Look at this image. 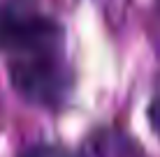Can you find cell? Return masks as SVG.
<instances>
[{
	"label": "cell",
	"mask_w": 160,
	"mask_h": 157,
	"mask_svg": "<svg viewBox=\"0 0 160 157\" xmlns=\"http://www.w3.org/2000/svg\"><path fill=\"white\" fill-rule=\"evenodd\" d=\"M63 44V28L56 19L16 5L0 7V51L16 56H49Z\"/></svg>",
	"instance_id": "1"
},
{
	"label": "cell",
	"mask_w": 160,
	"mask_h": 157,
	"mask_svg": "<svg viewBox=\"0 0 160 157\" xmlns=\"http://www.w3.org/2000/svg\"><path fill=\"white\" fill-rule=\"evenodd\" d=\"M9 81L23 99L40 106H60L72 90V74L53 53L26 56L9 65Z\"/></svg>",
	"instance_id": "2"
},
{
	"label": "cell",
	"mask_w": 160,
	"mask_h": 157,
	"mask_svg": "<svg viewBox=\"0 0 160 157\" xmlns=\"http://www.w3.org/2000/svg\"><path fill=\"white\" fill-rule=\"evenodd\" d=\"M88 157H146L142 148L118 129H100L86 143Z\"/></svg>",
	"instance_id": "3"
},
{
	"label": "cell",
	"mask_w": 160,
	"mask_h": 157,
	"mask_svg": "<svg viewBox=\"0 0 160 157\" xmlns=\"http://www.w3.org/2000/svg\"><path fill=\"white\" fill-rule=\"evenodd\" d=\"M19 157H70V153L60 145H51V143H35L28 145Z\"/></svg>",
	"instance_id": "4"
},
{
	"label": "cell",
	"mask_w": 160,
	"mask_h": 157,
	"mask_svg": "<svg viewBox=\"0 0 160 157\" xmlns=\"http://www.w3.org/2000/svg\"><path fill=\"white\" fill-rule=\"evenodd\" d=\"M146 116H148V122H151V129L160 136V90H158L156 95H153L151 104H148Z\"/></svg>",
	"instance_id": "5"
},
{
	"label": "cell",
	"mask_w": 160,
	"mask_h": 157,
	"mask_svg": "<svg viewBox=\"0 0 160 157\" xmlns=\"http://www.w3.org/2000/svg\"><path fill=\"white\" fill-rule=\"evenodd\" d=\"M158 2H160V0H158Z\"/></svg>",
	"instance_id": "6"
}]
</instances>
